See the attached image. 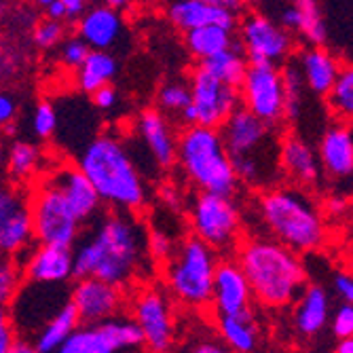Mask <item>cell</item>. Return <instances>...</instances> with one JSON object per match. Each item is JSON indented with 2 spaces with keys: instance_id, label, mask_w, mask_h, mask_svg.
<instances>
[{
  "instance_id": "7a4b0ae2",
  "label": "cell",
  "mask_w": 353,
  "mask_h": 353,
  "mask_svg": "<svg viewBox=\"0 0 353 353\" xmlns=\"http://www.w3.org/2000/svg\"><path fill=\"white\" fill-rule=\"evenodd\" d=\"M235 261L250 283L254 303L271 311L292 307L309 281L303 256L267 235H250L241 239Z\"/></svg>"
},
{
  "instance_id": "74e56055",
  "label": "cell",
  "mask_w": 353,
  "mask_h": 353,
  "mask_svg": "<svg viewBox=\"0 0 353 353\" xmlns=\"http://www.w3.org/2000/svg\"><path fill=\"white\" fill-rule=\"evenodd\" d=\"M190 104V87L184 81H170L157 91V106L163 114H178Z\"/></svg>"
},
{
  "instance_id": "1f68e13d",
  "label": "cell",
  "mask_w": 353,
  "mask_h": 353,
  "mask_svg": "<svg viewBox=\"0 0 353 353\" xmlns=\"http://www.w3.org/2000/svg\"><path fill=\"white\" fill-rule=\"evenodd\" d=\"M77 328H79V317L68 301L47 324H43V328L30 339V343L39 349V353H53Z\"/></svg>"
},
{
  "instance_id": "4316f807",
  "label": "cell",
  "mask_w": 353,
  "mask_h": 353,
  "mask_svg": "<svg viewBox=\"0 0 353 353\" xmlns=\"http://www.w3.org/2000/svg\"><path fill=\"white\" fill-rule=\"evenodd\" d=\"M296 66L303 74V81H305V87L307 91L319 95V98H326L330 87L334 85L343 63L341 59L330 51L326 49L324 45L322 47H307L299 53V59H296Z\"/></svg>"
},
{
  "instance_id": "7c38bea8",
  "label": "cell",
  "mask_w": 353,
  "mask_h": 353,
  "mask_svg": "<svg viewBox=\"0 0 353 353\" xmlns=\"http://www.w3.org/2000/svg\"><path fill=\"white\" fill-rule=\"evenodd\" d=\"M34 243L30 190L17 182H0V254L19 263Z\"/></svg>"
},
{
  "instance_id": "60d3db41",
  "label": "cell",
  "mask_w": 353,
  "mask_h": 353,
  "mask_svg": "<svg viewBox=\"0 0 353 353\" xmlns=\"http://www.w3.org/2000/svg\"><path fill=\"white\" fill-rule=\"evenodd\" d=\"M57 110L51 102L43 100L34 106L30 117V127H32V134H34L39 140H51L55 130H57Z\"/></svg>"
},
{
  "instance_id": "cb8c5ba5",
  "label": "cell",
  "mask_w": 353,
  "mask_h": 353,
  "mask_svg": "<svg viewBox=\"0 0 353 353\" xmlns=\"http://www.w3.org/2000/svg\"><path fill=\"white\" fill-rule=\"evenodd\" d=\"M123 30L125 21L121 11L106 5L89 7L77 19L79 39L93 51H108L110 47H114L123 37Z\"/></svg>"
},
{
  "instance_id": "f5cc1de1",
  "label": "cell",
  "mask_w": 353,
  "mask_h": 353,
  "mask_svg": "<svg viewBox=\"0 0 353 353\" xmlns=\"http://www.w3.org/2000/svg\"><path fill=\"white\" fill-rule=\"evenodd\" d=\"M9 353H39V349L32 345L28 339H17Z\"/></svg>"
},
{
  "instance_id": "44dd1931",
  "label": "cell",
  "mask_w": 353,
  "mask_h": 353,
  "mask_svg": "<svg viewBox=\"0 0 353 353\" xmlns=\"http://www.w3.org/2000/svg\"><path fill=\"white\" fill-rule=\"evenodd\" d=\"M292 326L294 332L311 341L328 328V319L332 313L330 290L319 281H307L296 301L292 303Z\"/></svg>"
},
{
  "instance_id": "11a10c76",
  "label": "cell",
  "mask_w": 353,
  "mask_h": 353,
  "mask_svg": "<svg viewBox=\"0 0 353 353\" xmlns=\"http://www.w3.org/2000/svg\"><path fill=\"white\" fill-rule=\"evenodd\" d=\"M332 353H353V336L351 339H336Z\"/></svg>"
},
{
  "instance_id": "30bf717a",
  "label": "cell",
  "mask_w": 353,
  "mask_h": 353,
  "mask_svg": "<svg viewBox=\"0 0 353 353\" xmlns=\"http://www.w3.org/2000/svg\"><path fill=\"white\" fill-rule=\"evenodd\" d=\"M30 214L37 243L72 248L85 231L59 188L47 176L30 190Z\"/></svg>"
},
{
  "instance_id": "6f0895ef",
  "label": "cell",
  "mask_w": 353,
  "mask_h": 353,
  "mask_svg": "<svg viewBox=\"0 0 353 353\" xmlns=\"http://www.w3.org/2000/svg\"><path fill=\"white\" fill-rule=\"evenodd\" d=\"M7 174V148L0 144V176Z\"/></svg>"
},
{
  "instance_id": "b9f144b4",
  "label": "cell",
  "mask_w": 353,
  "mask_h": 353,
  "mask_svg": "<svg viewBox=\"0 0 353 353\" xmlns=\"http://www.w3.org/2000/svg\"><path fill=\"white\" fill-rule=\"evenodd\" d=\"M63 32H66L63 21H55L47 17L39 21L34 30H32V41H34L39 49H53L63 41Z\"/></svg>"
},
{
  "instance_id": "91938a15",
  "label": "cell",
  "mask_w": 353,
  "mask_h": 353,
  "mask_svg": "<svg viewBox=\"0 0 353 353\" xmlns=\"http://www.w3.org/2000/svg\"><path fill=\"white\" fill-rule=\"evenodd\" d=\"M3 259H5V256H3V254H0V261H3Z\"/></svg>"
},
{
  "instance_id": "e575fe53",
  "label": "cell",
  "mask_w": 353,
  "mask_h": 353,
  "mask_svg": "<svg viewBox=\"0 0 353 353\" xmlns=\"http://www.w3.org/2000/svg\"><path fill=\"white\" fill-rule=\"evenodd\" d=\"M281 83H283V121H299L305 104L307 87L303 81V74L296 66V61H288L281 70Z\"/></svg>"
},
{
  "instance_id": "5bb4252c",
  "label": "cell",
  "mask_w": 353,
  "mask_h": 353,
  "mask_svg": "<svg viewBox=\"0 0 353 353\" xmlns=\"http://www.w3.org/2000/svg\"><path fill=\"white\" fill-rule=\"evenodd\" d=\"M239 43L248 63H277L294 51L292 32L283 30L277 21L263 13H248L239 23Z\"/></svg>"
},
{
  "instance_id": "681fc988",
  "label": "cell",
  "mask_w": 353,
  "mask_h": 353,
  "mask_svg": "<svg viewBox=\"0 0 353 353\" xmlns=\"http://www.w3.org/2000/svg\"><path fill=\"white\" fill-rule=\"evenodd\" d=\"M17 117V102L11 93L0 91V130H5Z\"/></svg>"
},
{
  "instance_id": "8d00e7d4",
  "label": "cell",
  "mask_w": 353,
  "mask_h": 353,
  "mask_svg": "<svg viewBox=\"0 0 353 353\" xmlns=\"http://www.w3.org/2000/svg\"><path fill=\"white\" fill-rule=\"evenodd\" d=\"M53 353H114V351L108 347L98 326L79 324V328Z\"/></svg>"
},
{
  "instance_id": "d6a6232c",
  "label": "cell",
  "mask_w": 353,
  "mask_h": 353,
  "mask_svg": "<svg viewBox=\"0 0 353 353\" xmlns=\"http://www.w3.org/2000/svg\"><path fill=\"white\" fill-rule=\"evenodd\" d=\"M98 328L114 353H140L144 349L142 332L127 311L106 319Z\"/></svg>"
},
{
  "instance_id": "9a60e30c",
  "label": "cell",
  "mask_w": 353,
  "mask_h": 353,
  "mask_svg": "<svg viewBox=\"0 0 353 353\" xmlns=\"http://www.w3.org/2000/svg\"><path fill=\"white\" fill-rule=\"evenodd\" d=\"M70 305L77 311L79 324L100 326L127 311V292L98 277H81L70 288Z\"/></svg>"
},
{
  "instance_id": "f907efd6",
  "label": "cell",
  "mask_w": 353,
  "mask_h": 353,
  "mask_svg": "<svg viewBox=\"0 0 353 353\" xmlns=\"http://www.w3.org/2000/svg\"><path fill=\"white\" fill-rule=\"evenodd\" d=\"M66 11V19H79L87 9H89V0H59Z\"/></svg>"
},
{
  "instance_id": "52a82bcc",
  "label": "cell",
  "mask_w": 353,
  "mask_h": 353,
  "mask_svg": "<svg viewBox=\"0 0 353 353\" xmlns=\"http://www.w3.org/2000/svg\"><path fill=\"white\" fill-rule=\"evenodd\" d=\"M220 256L197 237L186 235L170 261L161 265V279L176 305L205 311L212 303V283Z\"/></svg>"
},
{
  "instance_id": "3957f363",
  "label": "cell",
  "mask_w": 353,
  "mask_h": 353,
  "mask_svg": "<svg viewBox=\"0 0 353 353\" xmlns=\"http://www.w3.org/2000/svg\"><path fill=\"white\" fill-rule=\"evenodd\" d=\"M256 220L267 235L296 254H315L328 243V220L307 188L277 184L256 197Z\"/></svg>"
},
{
  "instance_id": "680465c9",
  "label": "cell",
  "mask_w": 353,
  "mask_h": 353,
  "mask_svg": "<svg viewBox=\"0 0 353 353\" xmlns=\"http://www.w3.org/2000/svg\"><path fill=\"white\" fill-rule=\"evenodd\" d=\"M34 3L39 5V7H43V9H47L51 3H55V0H34Z\"/></svg>"
},
{
  "instance_id": "d590c367",
  "label": "cell",
  "mask_w": 353,
  "mask_h": 353,
  "mask_svg": "<svg viewBox=\"0 0 353 353\" xmlns=\"http://www.w3.org/2000/svg\"><path fill=\"white\" fill-rule=\"evenodd\" d=\"M328 106L339 121L349 123L353 117V68L343 66L334 85L328 91Z\"/></svg>"
},
{
  "instance_id": "4fadbf2b",
  "label": "cell",
  "mask_w": 353,
  "mask_h": 353,
  "mask_svg": "<svg viewBox=\"0 0 353 353\" xmlns=\"http://www.w3.org/2000/svg\"><path fill=\"white\" fill-rule=\"evenodd\" d=\"M239 98L245 110L279 130L283 123V83L277 63H248L239 83Z\"/></svg>"
},
{
  "instance_id": "6da1fadb",
  "label": "cell",
  "mask_w": 353,
  "mask_h": 353,
  "mask_svg": "<svg viewBox=\"0 0 353 353\" xmlns=\"http://www.w3.org/2000/svg\"><path fill=\"white\" fill-rule=\"evenodd\" d=\"M91 224V231L72 245L74 279L98 277L130 292L154 277L157 265L148 254L146 224L138 214L110 210Z\"/></svg>"
},
{
  "instance_id": "7bdbcfd3",
  "label": "cell",
  "mask_w": 353,
  "mask_h": 353,
  "mask_svg": "<svg viewBox=\"0 0 353 353\" xmlns=\"http://www.w3.org/2000/svg\"><path fill=\"white\" fill-rule=\"evenodd\" d=\"M328 328L336 339H351L353 336V305L339 303V307L330 313Z\"/></svg>"
},
{
  "instance_id": "ba28073f",
  "label": "cell",
  "mask_w": 353,
  "mask_h": 353,
  "mask_svg": "<svg viewBox=\"0 0 353 353\" xmlns=\"http://www.w3.org/2000/svg\"><path fill=\"white\" fill-rule=\"evenodd\" d=\"M190 235L212 248L218 256H233L243 239V214L229 195L195 192L186 205Z\"/></svg>"
},
{
  "instance_id": "e0dca14e",
  "label": "cell",
  "mask_w": 353,
  "mask_h": 353,
  "mask_svg": "<svg viewBox=\"0 0 353 353\" xmlns=\"http://www.w3.org/2000/svg\"><path fill=\"white\" fill-rule=\"evenodd\" d=\"M252 305H254V296L250 290V283H248L239 263L235 261V256L220 259L216 265V273H214L212 303H210L216 317L250 311V309H254Z\"/></svg>"
},
{
  "instance_id": "ac0fdd59",
  "label": "cell",
  "mask_w": 353,
  "mask_h": 353,
  "mask_svg": "<svg viewBox=\"0 0 353 353\" xmlns=\"http://www.w3.org/2000/svg\"><path fill=\"white\" fill-rule=\"evenodd\" d=\"M279 170L288 182L307 190L319 186V182L324 180L315 146L296 134H288L279 140Z\"/></svg>"
},
{
  "instance_id": "277c9868",
  "label": "cell",
  "mask_w": 353,
  "mask_h": 353,
  "mask_svg": "<svg viewBox=\"0 0 353 353\" xmlns=\"http://www.w3.org/2000/svg\"><path fill=\"white\" fill-rule=\"evenodd\" d=\"M77 168L85 174L98 197L112 212L138 214L148 203V186L140 165L112 134L95 136L81 152Z\"/></svg>"
},
{
  "instance_id": "2e32d148",
  "label": "cell",
  "mask_w": 353,
  "mask_h": 353,
  "mask_svg": "<svg viewBox=\"0 0 353 353\" xmlns=\"http://www.w3.org/2000/svg\"><path fill=\"white\" fill-rule=\"evenodd\" d=\"M190 104L197 114V125L218 127L224 123L231 112L241 106L239 87L224 85L212 74H208L201 66L190 72Z\"/></svg>"
},
{
  "instance_id": "816d5d0a",
  "label": "cell",
  "mask_w": 353,
  "mask_h": 353,
  "mask_svg": "<svg viewBox=\"0 0 353 353\" xmlns=\"http://www.w3.org/2000/svg\"><path fill=\"white\" fill-rule=\"evenodd\" d=\"M47 17L55 19V21H66V11H63V5L59 3V0H55V3H51L47 7Z\"/></svg>"
},
{
  "instance_id": "ab89813d",
  "label": "cell",
  "mask_w": 353,
  "mask_h": 353,
  "mask_svg": "<svg viewBox=\"0 0 353 353\" xmlns=\"http://www.w3.org/2000/svg\"><path fill=\"white\" fill-rule=\"evenodd\" d=\"M178 353H233L222 339L216 334V330L199 328L186 336V341L180 345Z\"/></svg>"
},
{
  "instance_id": "ffe728a7",
  "label": "cell",
  "mask_w": 353,
  "mask_h": 353,
  "mask_svg": "<svg viewBox=\"0 0 353 353\" xmlns=\"http://www.w3.org/2000/svg\"><path fill=\"white\" fill-rule=\"evenodd\" d=\"M47 178L59 188V192L79 218L83 227L91 224L93 220H98L102 214V199L98 197V192L91 186V182L85 178V174L77 165H61L55 168L47 174Z\"/></svg>"
},
{
  "instance_id": "9f6ffc18",
  "label": "cell",
  "mask_w": 353,
  "mask_h": 353,
  "mask_svg": "<svg viewBox=\"0 0 353 353\" xmlns=\"http://www.w3.org/2000/svg\"><path fill=\"white\" fill-rule=\"evenodd\" d=\"M134 3V0H100V5H106V7H112V9H117V11H123V9H127Z\"/></svg>"
},
{
  "instance_id": "bcb514c9",
  "label": "cell",
  "mask_w": 353,
  "mask_h": 353,
  "mask_svg": "<svg viewBox=\"0 0 353 353\" xmlns=\"http://www.w3.org/2000/svg\"><path fill=\"white\" fill-rule=\"evenodd\" d=\"M159 203L172 214H180L184 210V197L176 184H163L159 188Z\"/></svg>"
},
{
  "instance_id": "5b68a950",
  "label": "cell",
  "mask_w": 353,
  "mask_h": 353,
  "mask_svg": "<svg viewBox=\"0 0 353 353\" xmlns=\"http://www.w3.org/2000/svg\"><path fill=\"white\" fill-rule=\"evenodd\" d=\"M239 184L267 190L281 184L277 130L239 106L218 127Z\"/></svg>"
},
{
  "instance_id": "8fae6325",
  "label": "cell",
  "mask_w": 353,
  "mask_h": 353,
  "mask_svg": "<svg viewBox=\"0 0 353 353\" xmlns=\"http://www.w3.org/2000/svg\"><path fill=\"white\" fill-rule=\"evenodd\" d=\"M68 301V283H21L9 307V317L17 336L30 341Z\"/></svg>"
},
{
  "instance_id": "d4e9b609",
  "label": "cell",
  "mask_w": 353,
  "mask_h": 353,
  "mask_svg": "<svg viewBox=\"0 0 353 353\" xmlns=\"http://www.w3.org/2000/svg\"><path fill=\"white\" fill-rule=\"evenodd\" d=\"M165 15L174 23V28L182 32L203 28V26H222L235 30L239 23L237 11L224 9L218 5H208L201 3V0H170Z\"/></svg>"
},
{
  "instance_id": "83f0119b",
  "label": "cell",
  "mask_w": 353,
  "mask_h": 353,
  "mask_svg": "<svg viewBox=\"0 0 353 353\" xmlns=\"http://www.w3.org/2000/svg\"><path fill=\"white\" fill-rule=\"evenodd\" d=\"M216 334L233 353H256L263 343V330L254 309L216 317Z\"/></svg>"
},
{
  "instance_id": "7402d4cb",
  "label": "cell",
  "mask_w": 353,
  "mask_h": 353,
  "mask_svg": "<svg viewBox=\"0 0 353 353\" xmlns=\"http://www.w3.org/2000/svg\"><path fill=\"white\" fill-rule=\"evenodd\" d=\"M136 127L140 140L144 142L152 159V163L161 170H172L176 165L178 136L168 114H163L159 108H146L140 112Z\"/></svg>"
},
{
  "instance_id": "f546056e",
  "label": "cell",
  "mask_w": 353,
  "mask_h": 353,
  "mask_svg": "<svg viewBox=\"0 0 353 353\" xmlns=\"http://www.w3.org/2000/svg\"><path fill=\"white\" fill-rule=\"evenodd\" d=\"M235 30L222 28V26H203L184 32V45L186 51L197 61H203L224 49H229L235 43Z\"/></svg>"
},
{
  "instance_id": "603a6c76",
  "label": "cell",
  "mask_w": 353,
  "mask_h": 353,
  "mask_svg": "<svg viewBox=\"0 0 353 353\" xmlns=\"http://www.w3.org/2000/svg\"><path fill=\"white\" fill-rule=\"evenodd\" d=\"M319 165L326 178L334 182L349 180L353 174V134L349 123H334L328 125L317 144Z\"/></svg>"
},
{
  "instance_id": "f6af8a7d",
  "label": "cell",
  "mask_w": 353,
  "mask_h": 353,
  "mask_svg": "<svg viewBox=\"0 0 353 353\" xmlns=\"http://www.w3.org/2000/svg\"><path fill=\"white\" fill-rule=\"evenodd\" d=\"M330 288L334 296L339 299V303H353V277L349 271H336L332 275V281H330Z\"/></svg>"
},
{
  "instance_id": "c3c4849f",
  "label": "cell",
  "mask_w": 353,
  "mask_h": 353,
  "mask_svg": "<svg viewBox=\"0 0 353 353\" xmlns=\"http://www.w3.org/2000/svg\"><path fill=\"white\" fill-rule=\"evenodd\" d=\"M17 339L19 336L15 332L9 313H0V353H9Z\"/></svg>"
},
{
  "instance_id": "f35d334b",
  "label": "cell",
  "mask_w": 353,
  "mask_h": 353,
  "mask_svg": "<svg viewBox=\"0 0 353 353\" xmlns=\"http://www.w3.org/2000/svg\"><path fill=\"white\" fill-rule=\"evenodd\" d=\"M23 283V273L17 261H0V313H9V307Z\"/></svg>"
},
{
  "instance_id": "8992f818",
  "label": "cell",
  "mask_w": 353,
  "mask_h": 353,
  "mask_svg": "<svg viewBox=\"0 0 353 353\" xmlns=\"http://www.w3.org/2000/svg\"><path fill=\"white\" fill-rule=\"evenodd\" d=\"M176 165L188 184L197 192H216V195L235 197L239 192V180L235 176L231 157L214 127L188 125L178 136Z\"/></svg>"
},
{
  "instance_id": "db71d44e",
  "label": "cell",
  "mask_w": 353,
  "mask_h": 353,
  "mask_svg": "<svg viewBox=\"0 0 353 353\" xmlns=\"http://www.w3.org/2000/svg\"><path fill=\"white\" fill-rule=\"evenodd\" d=\"M201 3H208V5H218V7H224V9H231V11H239L243 0H201Z\"/></svg>"
},
{
  "instance_id": "4dcf8cb0",
  "label": "cell",
  "mask_w": 353,
  "mask_h": 353,
  "mask_svg": "<svg viewBox=\"0 0 353 353\" xmlns=\"http://www.w3.org/2000/svg\"><path fill=\"white\" fill-rule=\"evenodd\" d=\"M119 72V63L108 51H89L85 61L77 68V83L83 93H93L104 85H110Z\"/></svg>"
},
{
  "instance_id": "d6986e66",
  "label": "cell",
  "mask_w": 353,
  "mask_h": 353,
  "mask_svg": "<svg viewBox=\"0 0 353 353\" xmlns=\"http://www.w3.org/2000/svg\"><path fill=\"white\" fill-rule=\"evenodd\" d=\"M26 281L34 283H68L74 279L72 248L34 243L19 261Z\"/></svg>"
},
{
  "instance_id": "7dc6e473",
  "label": "cell",
  "mask_w": 353,
  "mask_h": 353,
  "mask_svg": "<svg viewBox=\"0 0 353 353\" xmlns=\"http://www.w3.org/2000/svg\"><path fill=\"white\" fill-rule=\"evenodd\" d=\"M91 102H93L95 108H100V110H104V112L114 110V108L119 106V91H117L112 85H104V87L95 89V91L91 93Z\"/></svg>"
},
{
  "instance_id": "484cf974",
  "label": "cell",
  "mask_w": 353,
  "mask_h": 353,
  "mask_svg": "<svg viewBox=\"0 0 353 353\" xmlns=\"http://www.w3.org/2000/svg\"><path fill=\"white\" fill-rule=\"evenodd\" d=\"M277 23L288 32H299L311 47H322L328 41V23L317 0H290L281 7Z\"/></svg>"
},
{
  "instance_id": "836d02e7",
  "label": "cell",
  "mask_w": 353,
  "mask_h": 353,
  "mask_svg": "<svg viewBox=\"0 0 353 353\" xmlns=\"http://www.w3.org/2000/svg\"><path fill=\"white\" fill-rule=\"evenodd\" d=\"M45 152L39 144L28 140H15L7 148V174L13 182L23 184L32 178H37L43 170Z\"/></svg>"
},
{
  "instance_id": "ee69618b",
  "label": "cell",
  "mask_w": 353,
  "mask_h": 353,
  "mask_svg": "<svg viewBox=\"0 0 353 353\" xmlns=\"http://www.w3.org/2000/svg\"><path fill=\"white\" fill-rule=\"evenodd\" d=\"M89 47L79 39V37H74V39H68L66 43L61 45V51H59V55H61V61H63V66L66 68H70V70H77L81 63L85 61V57L89 55Z\"/></svg>"
},
{
  "instance_id": "9c48e42d",
  "label": "cell",
  "mask_w": 353,
  "mask_h": 353,
  "mask_svg": "<svg viewBox=\"0 0 353 353\" xmlns=\"http://www.w3.org/2000/svg\"><path fill=\"white\" fill-rule=\"evenodd\" d=\"M127 313L138 324L146 353H172L178 341L176 303L163 283L152 279L127 292Z\"/></svg>"
},
{
  "instance_id": "f1b7e54d",
  "label": "cell",
  "mask_w": 353,
  "mask_h": 353,
  "mask_svg": "<svg viewBox=\"0 0 353 353\" xmlns=\"http://www.w3.org/2000/svg\"><path fill=\"white\" fill-rule=\"evenodd\" d=\"M199 66L208 74L218 79L220 83L239 87V83L243 81V74L248 70V57L243 53L241 43L235 39V43L229 49H224V51H220V53L199 61Z\"/></svg>"
}]
</instances>
